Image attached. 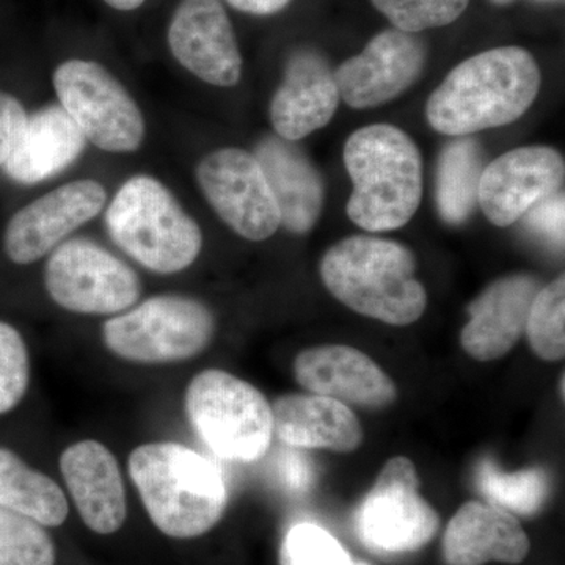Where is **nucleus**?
I'll list each match as a JSON object with an SVG mask.
<instances>
[{
	"label": "nucleus",
	"mask_w": 565,
	"mask_h": 565,
	"mask_svg": "<svg viewBox=\"0 0 565 565\" xmlns=\"http://www.w3.org/2000/svg\"><path fill=\"white\" fill-rule=\"evenodd\" d=\"M58 104L87 141L107 152H134L145 139V118L125 85L98 62H63L52 74Z\"/></svg>",
	"instance_id": "obj_8"
},
{
	"label": "nucleus",
	"mask_w": 565,
	"mask_h": 565,
	"mask_svg": "<svg viewBox=\"0 0 565 565\" xmlns=\"http://www.w3.org/2000/svg\"><path fill=\"white\" fill-rule=\"evenodd\" d=\"M233 9L255 17H269L289 6L291 0H226Z\"/></svg>",
	"instance_id": "obj_34"
},
{
	"label": "nucleus",
	"mask_w": 565,
	"mask_h": 565,
	"mask_svg": "<svg viewBox=\"0 0 565 565\" xmlns=\"http://www.w3.org/2000/svg\"><path fill=\"white\" fill-rule=\"evenodd\" d=\"M530 546L511 512L492 503L468 501L446 527L444 557L448 565H484L490 561L520 564Z\"/></svg>",
	"instance_id": "obj_20"
},
{
	"label": "nucleus",
	"mask_w": 565,
	"mask_h": 565,
	"mask_svg": "<svg viewBox=\"0 0 565 565\" xmlns=\"http://www.w3.org/2000/svg\"><path fill=\"white\" fill-rule=\"evenodd\" d=\"M0 505L33 520L41 526L63 525L68 501L50 476L33 470L17 452L0 446Z\"/></svg>",
	"instance_id": "obj_24"
},
{
	"label": "nucleus",
	"mask_w": 565,
	"mask_h": 565,
	"mask_svg": "<svg viewBox=\"0 0 565 565\" xmlns=\"http://www.w3.org/2000/svg\"><path fill=\"white\" fill-rule=\"evenodd\" d=\"M415 274L414 253L374 236L345 237L321 262V278L332 296L388 326H411L426 310V289Z\"/></svg>",
	"instance_id": "obj_3"
},
{
	"label": "nucleus",
	"mask_w": 565,
	"mask_h": 565,
	"mask_svg": "<svg viewBox=\"0 0 565 565\" xmlns=\"http://www.w3.org/2000/svg\"><path fill=\"white\" fill-rule=\"evenodd\" d=\"M565 278L564 275L535 294L527 315V341L539 359L559 362L565 355Z\"/></svg>",
	"instance_id": "obj_27"
},
{
	"label": "nucleus",
	"mask_w": 565,
	"mask_h": 565,
	"mask_svg": "<svg viewBox=\"0 0 565 565\" xmlns=\"http://www.w3.org/2000/svg\"><path fill=\"white\" fill-rule=\"evenodd\" d=\"M274 435L291 448L352 452L363 429L349 405L319 394H285L273 404Z\"/></svg>",
	"instance_id": "obj_21"
},
{
	"label": "nucleus",
	"mask_w": 565,
	"mask_h": 565,
	"mask_svg": "<svg viewBox=\"0 0 565 565\" xmlns=\"http://www.w3.org/2000/svg\"><path fill=\"white\" fill-rule=\"evenodd\" d=\"M169 46L177 62L206 84L234 87L243 76V55L221 0H181Z\"/></svg>",
	"instance_id": "obj_14"
},
{
	"label": "nucleus",
	"mask_w": 565,
	"mask_h": 565,
	"mask_svg": "<svg viewBox=\"0 0 565 565\" xmlns=\"http://www.w3.org/2000/svg\"><path fill=\"white\" fill-rule=\"evenodd\" d=\"M561 396L564 397V375L561 377Z\"/></svg>",
	"instance_id": "obj_38"
},
{
	"label": "nucleus",
	"mask_w": 565,
	"mask_h": 565,
	"mask_svg": "<svg viewBox=\"0 0 565 565\" xmlns=\"http://www.w3.org/2000/svg\"><path fill=\"white\" fill-rule=\"evenodd\" d=\"M353 184L349 218L366 232L403 228L423 196V159L408 134L392 125L364 126L344 145Z\"/></svg>",
	"instance_id": "obj_4"
},
{
	"label": "nucleus",
	"mask_w": 565,
	"mask_h": 565,
	"mask_svg": "<svg viewBox=\"0 0 565 565\" xmlns=\"http://www.w3.org/2000/svg\"><path fill=\"white\" fill-rule=\"evenodd\" d=\"M215 318L206 305L181 294L151 297L103 326V343L126 362H184L211 344Z\"/></svg>",
	"instance_id": "obj_7"
},
{
	"label": "nucleus",
	"mask_w": 565,
	"mask_h": 565,
	"mask_svg": "<svg viewBox=\"0 0 565 565\" xmlns=\"http://www.w3.org/2000/svg\"><path fill=\"white\" fill-rule=\"evenodd\" d=\"M482 170L478 141L460 137L446 145L437 172V204L445 222L459 225L473 214Z\"/></svg>",
	"instance_id": "obj_25"
},
{
	"label": "nucleus",
	"mask_w": 565,
	"mask_h": 565,
	"mask_svg": "<svg viewBox=\"0 0 565 565\" xmlns=\"http://www.w3.org/2000/svg\"><path fill=\"white\" fill-rule=\"evenodd\" d=\"M129 475L151 522L174 539L199 537L222 519L228 490L210 459L174 441L137 446Z\"/></svg>",
	"instance_id": "obj_2"
},
{
	"label": "nucleus",
	"mask_w": 565,
	"mask_h": 565,
	"mask_svg": "<svg viewBox=\"0 0 565 565\" xmlns=\"http://www.w3.org/2000/svg\"><path fill=\"white\" fill-rule=\"evenodd\" d=\"M286 467V482L296 490L307 489L310 484L311 473L307 460L299 456H292Z\"/></svg>",
	"instance_id": "obj_35"
},
{
	"label": "nucleus",
	"mask_w": 565,
	"mask_h": 565,
	"mask_svg": "<svg viewBox=\"0 0 565 565\" xmlns=\"http://www.w3.org/2000/svg\"><path fill=\"white\" fill-rule=\"evenodd\" d=\"M424 62L426 50L418 36L386 29L334 71L340 98L353 109L382 106L415 84Z\"/></svg>",
	"instance_id": "obj_13"
},
{
	"label": "nucleus",
	"mask_w": 565,
	"mask_h": 565,
	"mask_svg": "<svg viewBox=\"0 0 565 565\" xmlns=\"http://www.w3.org/2000/svg\"><path fill=\"white\" fill-rule=\"evenodd\" d=\"M185 414L215 456L250 463L269 451L273 405L256 386L222 370H204L185 390Z\"/></svg>",
	"instance_id": "obj_6"
},
{
	"label": "nucleus",
	"mask_w": 565,
	"mask_h": 565,
	"mask_svg": "<svg viewBox=\"0 0 565 565\" xmlns=\"http://www.w3.org/2000/svg\"><path fill=\"white\" fill-rule=\"evenodd\" d=\"M85 145L87 139L61 104H50L29 115L20 141L2 169L18 184H39L65 172L81 158Z\"/></svg>",
	"instance_id": "obj_22"
},
{
	"label": "nucleus",
	"mask_w": 565,
	"mask_h": 565,
	"mask_svg": "<svg viewBox=\"0 0 565 565\" xmlns=\"http://www.w3.org/2000/svg\"><path fill=\"white\" fill-rule=\"evenodd\" d=\"M44 285L58 307L77 315H120L141 294L136 270L87 239L65 241L50 253Z\"/></svg>",
	"instance_id": "obj_9"
},
{
	"label": "nucleus",
	"mask_w": 565,
	"mask_h": 565,
	"mask_svg": "<svg viewBox=\"0 0 565 565\" xmlns=\"http://www.w3.org/2000/svg\"><path fill=\"white\" fill-rule=\"evenodd\" d=\"M523 217H526V225L533 232L541 234L555 245L564 244L565 200L563 192H557L534 204Z\"/></svg>",
	"instance_id": "obj_32"
},
{
	"label": "nucleus",
	"mask_w": 565,
	"mask_h": 565,
	"mask_svg": "<svg viewBox=\"0 0 565 565\" xmlns=\"http://www.w3.org/2000/svg\"><path fill=\"white\" fill-rule=\"evenodd\" d=\"M106 203V189L95 180L71 181L33 200L7 223V258L20 266L39 262L65 243L71 233L98 217Z\"/></svg>",
	"instance_id": "obj_12"
},
{
	"label": "nucleus",
	"mask_w": 565,
	"mask_h": 565,
	"mask_svg": "<svg viewBox=\"0 0 565 565\" xmlns=\"http://www.w3.org/2000/svg\"><path fill=\"white\" fill-rule=\"evenodd\" d=\"M111 9L120 11H132L140 9L145 0H104Z\"/></svg>",
	"instance_id": "obj_36"
},
{
	"label": "nucleus",
	"mask_w": 565,
	"mask_h": 565,
	"mask_svg": "<svg viewBox=\"0 0 565 565\" xmlns=\"http://www.w3.org/2000/svg\"><path fill=\"white\" fill-rule=\"evenodd\" d=\"M253 156L273 192L281 225L296 234L310 232L321 215L323 202L322 180L313 163L292 141L278 136L259 141Z\"/></svg>",
	"instance_id": "obj_23"
},
{
	"label": "nucleus",
	"mask_w": 565,
	"mask_h": 565,
	"mask_svg": "<svg viewBox=\"0 0 565 565\" xmlns=\"http://www.w3.org/2000/svg\"><path fill=\"white\" fill-rule=\"evenodd\" d=\"M28 117V111L17 96L0 92V167L6 166L17 148Z\"/></svg>",
	"instance_id": "obj_33"
},
{
	"label": "nucleus",
	"mask_w": 565,
	"mask_h": 565,
	"mask_svg": "<svg viewBox=\"0 0 565 565\" xmlns=\"http://www.w3.org/2000/svg\"><path fill=\"white\" fill-rule=\"evenodd\" d=\"M541 70L531 52L493 47L456 66L427 102L435 131L467 137L519 120L537 98Z\"/></svg>",
	"instance_id": "obj_1"
},
{
	"label": "nucleus",
	"mask_w": 565,
	"mask_h": 565,
	"mask_svg": "<svg viewBox=\"0 0 565 565\" xmlns=\"http://www.w3.org/2000/svg\"><path fill=\"white\" fill-rule=\"evenodd\" d=\"M490 2L497 3V6H509V3H514L515 0H490Z\"/></svg>",
	"instance_id": "obj_37"
},
{
	"label": "nucleus",
	"mask_w": 565,
	"mask_h": 565,
	"mask_svg": "<svg viewBox=\"0 0 565 565\" xmlns=\"http://www.w3.org/2000/svg\"><path fill=\"white\" fill-rule=\"evenodd\" d=\"M476 486L490 503L519 515L535 514L548 494V478L542 468L503 473L489 459L479 463Z\"/></svg>",
	"instance_id": "obj_26"
},
{
	"label": "nucleus",
	"mask_w": 565,
	"mask_h": 565,
	"mask_svg": "<svg viewBox=\"0 0 565 565\" xmlns=\"http://www.w3.org/2000/svg\"><path fill=\"white\" fill-rule=\"evenodd\" d=\"M55 545L44 526L0 505V565H54Z\"/></svg>",
	"instance_id": "obj_28"
},
{
	"label": "nucleus",
	"mask_w": 565,
	"mask_h": 565,
	"mask_svg": "<svg viewBox=\"0 0 565 565\" xmlns=\"http://www.w3.org/2000/svg\"><path fill=\"white\" fill-rule=\"evenodd\" d=\"M63 481L85 525L96 534H114L128 514L118 460L98 440L70 445L61 456Z\"/></svg>",
	"instance_id": "obj_18"
},
{
	"label": "nucleus",
	"mask_w": 565,
	"mask_h": 565,
	"mask_svg": "<svg viewBox=\"0 0 565 565\" xmlns=\"http://www.w3.org/2000/svg\"><path fill=\"white\" fill-rule=\"evenodd\" d=\"M340 102L326 58L313 50L296 51L270 103V121L281 139L300 140L329 125Z\"/></svg>",
	"instance_id": "obj_17"
},
{
	"label": "nucleus",
	"mask_w": 565,
	"mask_h": 565,
	"mask_svg": "<svg viewBox=\"0 0 565 565\" xmlns=\"http://www.w3.org/2000/svg\"><path fill=\"white\" fill-rule=\"evenodd\" d=\"M537 2H559V0H537Z\"/></svg>",
	"instance_id": "obj_39"
},
{
	"label": "nucleus",
	"mask_w": 565,
	"mask_h": 565,
	"mask_svg": "<svg viewBox=\"0 0 565 565\" xmlns=\"http://www.w3.org/2000/svg\"><path fill=\"white\" fill-rule=\"evenodd\" d=\"M564 177L563 156L553 148H515L482 170L479 204L493 225L504 228L559 192Z\"/></svg>",
	"instance_id": "obj_15"
},
{
	"label": "nucleus",
	"mask_w": 565,
	"mask_h": 565,
	"mask_svg": "<svg viewBox=\"0 0 565 565\" xmlns=\"http://www.w3.org/2000/svg\"><path fill=\"white\" fill-rule=\"evenodd\" d=\"M31 384V356L17 327L0 321V415L21 404Z\"/></svg>",
	"instance_id": "obj_31"
},
{
	"label": "nucleus",
	"mask_w": 565,
	"mask_h": 565,
	"mask_svg": "<svg viewBox=\"0 0 565 565\" xmlns=\"http://www.w3.org/2000/svg\"><path fill=\"white\" fill-rule=\"evenodd\" d=\"M111 241L151 273L172 275L191 267L203 234L169 188L148 174L129 178L106 211Z\"/></svg>",
	"instance_id": "obj_5"
},
{
	"label": "nucleus",
	"mask_w": 565,
	"mask_h": 565,
	"mask_svg": "<svg viewBox=\"0 0 565 565\" xmlns=\"http://www.w3.org/2000/svg\"><path fill=\"white\" fill-rule=\"evenodd\" d=\"M280 565H370L356 563L329 531L315 523L294 525L282 539Z\"/></svg>",
	"instance_id": "obj_30"
},
{
	"label": "nucleus",
	"mask_w": 565,
	"mask_h": 565,
	"mask_svg": "<svg viewBox=\"0 0 565 565\" xmlns=\"http://www.w3.org/2000/svg\"><path fill=\"white\" fill-rule=\"evenodd\" d=\"M440 516L419 494V478L407 457L390 459L356 512L360 539L377 552H415L429 544Z\"/></svg>",
	"instance_id": "obj_10"
},
{
	"label": "nucleus",
	"mask_w": 565,
	"mask_h": 565,
	"mask_svg": "<svg viewBox=\"0 0 565 565\" xmlns=\"http://www.w3.org/2000/svg\"><path fill=\"white\" fill-rule=\"evenodd\" d=\"M397 31L419 33L445 28L462 17L470 0H371Z\"/></svg>",
	"instance_id": "obj_29"
},
{
	"label": "nucleus",
	"mask_w": 565,
	"mask_h": 565,
	"mask_svg": "<svg viewBox=\"0 0 565 565\" xmlns=\"http://www.w3.org/2000/svg\"><path fill=\"white\" fill-rule=\"evenodd\" d=\"M539 289V281L530 275H511L492 282L468 308L470 321L460 333L463 351L478 362L508 355L525 333Z\"/></svg>",
	"instance_id": "obj_19"
},
{
	"label": "nucleus",
	"mask_w": 565,
	"mask_h": 565,
	"mask_svg": "<svg viewBox=\"0 0 565 565\" xmlns=\"http://www.w3.org/2000/svg\"><path fill=\"white\" fill-rule=\"evenodd\" d=\"M196 181L212 210L244 239L259 243L280 228V211L252 152L241 148L210 152L196 167Z\"/></svg>",
	"instance_id": "obj_11"
},
{
	"label": "nucleus",
	"mask_w": 565,
	"mask_h": 565,
	"mask_svg": "<svg viewBox=\"0 0 565 565\" xmlns=\"http://www.w3.org/2000/svg\"><path fill=\"white\" fill-rule=\"evenodd\" d=\"M292 370L294 377L308 393L345 405L382 411L397 397L392 377L366 353L349 345L305 349L294 360Z\"/></svg>",
	"instance_id": "obj_16"
}]
</instances>
